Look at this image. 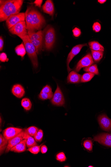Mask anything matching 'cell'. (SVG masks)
I'll return each instance as SVG.
<instances>
[{
	"mask_svg": "<svg viewBox=\"0 0 111 167\" xmlns=\"http://www.w3.org/2000/svg\"><path fill=\"white\" fill-rule=\"evenodd\" d=\"M48 151V148L45 145L41 146V152L43 154H45Z\"/></svg>",
	"mask_w": 111,
	"mask_h": 167,
	"instance_id": "74e56055",
	"label": "cell"
},
{
	"mask_svg": "<svg viewBox=\"0 0 111 167\" xmlns=\"http://www.w3.org/2000/svg\"><path fill=\"white\" fill-rule=\"evenodd\" d=\"M92 58L94 62H99L102 58L103 56V52L100 51H94L91 50Z\"/></svg>",
	"mask_w": 111,
	"mask_h": 167,
	"instance_id": "603a6c76",
	"label": "cell"
},
{
	"mask_svg": "<svg viewBox=\"0 0 111 167\" xmlns=\"http://www.w3.org/2000/svg\"><path fill=\"white\" fill-rule=\"evenodd\" d=\"M42 144L40 145H35L32 147L28 148L27 150L33 154H38L41 150V147Z\"/></svg>",
	"mask_w": 111,
	"mask_h": 167,
	"instance_id": "f1b7e54d",
	"label": "cell"
},
{
	"mask_svg": "<svg viewBox=\"0 0 111 167\" xmlns=\"http://www.w3.org/2000/svg\"><path fill=\"white\" fill-rule=\"evenodd\" d=\"M31 41L35 47L37 53L39 54L42 50L43 40H31Z\"/></svg>",
	"mask_w": 111,
	"mask_h": 167,
	"instance_id": "d4e9b609",
	"label": "cell"
},
{
	"mask_svg": "<svg viewBox=\"0 0 111 167\" xmlns=\"http://www.w3.org/2000/svg\"><path fill=\"white\" fill-rule=\"evenodd\" d=\"M23 1L8 0L0 1V21L7 20L12 15L19 14Z\"/></svg>",
	"mask_w": 111,
	"mask_h": 167,
	"instance_id": "7a4b0ae2",
	"label": "cell"
},
{
	"mask_svg": "<svg viewBox=\"0 0 111 167\" xmlns=\"http://www.w3.org/2000/svg\"><path fill=\"white\" fill-rule=\"evenodd\" d=\"M21 105L26 111H29L32 108V104L30 99L28 98H23L21 102Z\"/></svg>",
	"mask_w": 111,
	"mask_h": 167,
	"instance_id": "cb8c5ba5",
	"label": "cell"
},
{
	"mask_svg": "<svg viewBox=\"0 0 111 167\" xmlns=\"http://www.w3.org/2000/svg\"><path fill=\"white\" fill-rule=\"evenodd\" d=\"M24 139H27L26 145L27 148H29L34 146L38 145L34 138H33L32 136L28 134L27 133L25 132V131Z\"/></svg>",
	"mask_w": 111,
	"mask_h": 167,
	"instance_id": "ffe728a7",
	"label": "cell"
},
{
	"mask_svg": "<svg viewBox=\"0 0 111 167\" xmlns=\"http://www.w3.org/2000/svg\"><path fill=\"white\" fill-rule=\"evenodd\" d=\"M56 159L60 162H62L65 161L67 158L65 154L63 152H61L57 155Z\"/></svg>",
	"mask_w": 111,
	"mask_h": 167,
	"instance_id": "d6a6232c",
	"label": "cell"
},
{
	"mask_svg": "<svg viewBox=\"0 0 111 167\" xmlns=\"http://www.w3.org/2000/svg\"><path fill=\"white\" fill-rule=\"evenodd\" d=\"M88 45L89 48L92 50L101 52H104V47L98 42L94 41L89 42Z\"/></svg>",
	"mask_w": 111,
	"mask_h": 167,
	"instance_id": "44dd1931",
	"label": "cell"
},
{
	"mask_svg": "<svg viewBox=\"0 0 111 167\" xmlns=\"http://www.w3.org/2000/svg\"><path fill=\"white\" fill-rule=\"evenodd\" d=\"M42 10L44 13L53 16L54 13V8L53 2L47 0L42 6Z\"/></svg>",
	"mask_w": 111,
	"mask_h": 167,
	"instance_id": "2e32d148",
	"label": "cell"
},
{
	"mask_svg": "<svg viewBox=\"0 0 111 167\" xmlns=\"http://www.w3.org/2000/svg\"><path fill=\"white\" fill-rule=\"evenodd\" d=\"M24 129L19 134L15 136L14 138L9 140L8 144L7 150L5 152L7 153L11 149L16 145L17 144L24 139Z\"/></svg>",
	"mask_w": 111,
	"mask_h": 167,
	"instance_id": "4fadbf2b",
	"label": "cell"
},
{
	"mask_svg": "<svg viewBox=\"0 0 111 167\" xmlns=\"http://www.w3.org/2000/svg\"><path fill=\"white\" fill-rule=\"evenodd\" d=\"M21 129L14 127H9L3 132V135L8 141L19 134L23 131Z\"/></svg>",
	"mask_w": 111,
	"mask_h": 167,
	"instance_id": "30bf717a",
	"label": "cell"
},
{
	"mask_svg": "<svg viewBox=\"0 0 111 167\" xmlns=\"http://www.w3.org/2000/svg\"><path fill=\"white\" fill-rule=\"evenodd\" d=\"M84 147L86 149L89 151H92V142L91 140H86L84 142Z\"/></svg>",
	"mask_w": 111,
	"mask_h": 167,
	"instance_id": "4dcf8cb0",
	"label": "cell"
},
{
	"mask_svg": "<svg viewBox=\"0 0 111 167\" xmlns=\"http://www.w3.org/2000/svg\"><path fill=\"white\" fill-rule=\"evenodd\" d=\"M15 52L18 56L23 58L26 53V50L24 45L23 44L18 45L15 48Z\"/></svg>",
	"mask_w": 111,
	"mask_h": 167,
	"instance_id": "7402d4cb",
	"label": "cell"
},
{
	"mask_svg": "<svg viewBox=\"0 0 111 167\" xmlns=\"http://www.w3.org/2000/svg\"><path fill=\"white\" fill-rule=\"evenodd\" d=\"M93 63V59L91 54L88 53L79 61L77 64L75 71L79 72L82 68L88 67L92 65Z\"/></svg>",
	"mask_w": 111,
	"mask_h": 167,
	"instance_id": "ba28073f",
	"label": "cell"
},
{
	"mask_svg": "<svg viewBox=\"0 0 111 167\" xmlns=\"http://www.w3.org/2000/svg\"><path fill=\"white\" fill-rule=\"evenodd\" d=\"M20 38L22 39L26 52L31 60L32 62L34 68L38 67V62L36 48L32 43L28 35H26Z\"/></svg>",
	"mask_w": 111,
	"mask_h": 167,
	"instance_id": "3957f363",
	"label": "cell"
},
{
	"mask_svg": "<svg viewBox=\"0 0 111 167\" xmlns=\"http://www.w3.org/2000/svg\"><path fill=\"white\" fill-rule=\"evenodd\" d=\"M81 75L74 71L70 72L67 78L68 83L70 84H78L81 81Z\"/></svg>",
	"mask_w": 111,
	"mask_h": 167,
	"instance_id": "9a60e30c",
	"label": "cell"
},
{
	"mask_svg": "<svg viewBox=\"0 0 111 167\" xmlns=\"http://www.w3.org/2000/svg\"><path fill=\"white\" fill-rule=\"evenodd\" d=\"M0 44H0V50L2 51L3 50V47H4V42L1 36L0 38Z\"/></svg>",
	"mask_w": 111,
	"mask_h": 167,
	"instance_id": "ab89813d",
	"label": "cell"
},
{
	"mask_svg": "<svg viewBox=\"0 0 111 167\" xmlns=\"http://www.w3.org/2000/svg\"><path fill=\"white\" fill-rule=\"evenodd\" d=\"M27 29L35 32L41 29L45 24V20L41 14L33 7H28L25 13Z\"/></svg>",
	"mask_w": 111,
	"mask_h": 167,
	"instance_id": "6da1fadb",
	"label": "cell"
},
{
	"mask_svg": "<svg viewBox=\"0 0 111 167\" xmlns=\"http://www.w3.org/2000/svg\"><path fill=\"white\" fill-rule=\"evenodd\" d=\"M106 1V0H98V2L100 4H103Z\"/></svg>",
	"mask_w": 111,
	"mask_h": 167,
	"instance_id": "60d3db41",
	"label": "cell"
},
{
	"mask_svg": "<svg viewBox=\"0 0 111 167\" xmlns=\"http://www.w3.org/2000/svg\"><path fill=\"white\" fill-rule=\"evenodd\" d=\"M89 167H93V166H88Z\"/></svg>",
	"mask_w": 111,
	"mask_h": 167,
	"instance_id": "b9f144b4",
	"label": "cell"
},
{
	"mask_svg": "<svg viewBox=\"0 0 111 167\" xmlns=\"http://www.w3.org/2000/svg\"><path fill=\"white\" fill-rule=\"evenodd\" d=\"M83 70L86 72H91V73L93 74H99V72H98L97 65H92L88 67L85 68Z\"/></svg>",
	"mask_w": 111,
	"mask_h": 167,
	"instance_id": "484cf974",
	"label": "cell"
},
{
	"mask_svg": "<svg viewBox=\"0 0 111 167\" xmlns=\"http://www.w3.org/2000/svg\"><path fill=\"white\" fill-rule=\"evenodd\" d=\"M53 94H48L40 93L39 95V98L42 100H46L48 99H51L53 98Z\"/></svg>",
	"mask_w": 111,
	"mask_h": 167,
	"instance_id": "1f68e13d",
	"label": "cell"
},
{
	"mask_svg": "<svg viewBox=\"0 0 111 167\" xmlns=\"http://www.w3.org/2000/svg\"><path fill=\"white\" fill-rule=\"evenodd\" d=\"M27 35H28L31 40H43V33L41 30L36 32L34 31L28 30Z\"/></svg>",
	"mask_w": 111,
	"mask_h": 167,
	"instance_id": "ac0fdd59",
	"label": "cell"
},
{
	"mask_svg": "<svg viewBox=\"0 0 111 167\" xmlns=\"http://www.w3.org/2000/svg\"><path fill=\"white\" fill-rule=\"evenodd\" d=\"M43 1L42 0H36L34 2V4H35L36 6L40 8L42 5Z\"/></svg>",
	"mask_w": 111,
	"mask_h": 167,
	"instance_id": "f35d334b",
	"label": "cell"
},
{
	"mask_svg": "<svg viewBox=\"0 0 111 167\" xmlns=\"http://www.w3.org/2000/svg\"><path fill=\"white\" fill-rule=\"evenodd\" d=\"M8 144V141L1 134L0 135V154L1 156L7 150Z\"/></svg>",
	"mask_w": 111,
	"mask_h": 167,
	"instance_id": "d6986e66",
	"label": "cell"
},
{
	"mask_svg": "<svg viewBox=\"0 0 111 167\" xmlns=\"http://www.w3.org/2000/svg\"><path fill=\"white\" fill-rule=\"evenodd\" d=\"M51 102L53 105L57 106H63L65 103L63 94L58 84L57 89L51 100Z\"/></svg>",
	"mask_w": 111,
	"mask_h": 167,
	"instance_id": "52a82bcc",
	"label": "cell"
},
{
	"mask_svg": "<svg viewBox=\"0 0 111 167\" xmlns=\"http://www.w3.org/2000/svg\"><path fill=\"white\" fill-rule=\"evenodd\" d=\"M94 140L101 144L111 147V134L102 133L95 136L94 138Z\"/></svg>",
	"mask_w": 111,
	"mask_h": 167,
	"instance_id": "8fae6325",
	"label": "cell"
},
{
	"mask_svg": "<svg viewBox=\"0 0 111 167\" xmlns=\"http://www.w3.org/2000/svg\"><path fill=\"white\" fill-rule=\"evenodd\" d=\"M26 20L25 14L20 13L12 15L6 20V23L9 29L16 25L17 23Z\"/></svg>",
	"mask_w": 111,
	"mask_h": 167,
	"instance_id": "8992f818",
	"label": "cell"
},
{
	"mask_svg": "<svg viewBox=\"0 0 111 167\" xmlns=\"http://www.w3.org/2000/svg\"><path fill=\"white\" fill-rule=\"evenodd\" d=\"M43 41L46 50H51L53 47L55 39V32L54 29L50 26L46 27L43 31Z\"/></svg>",
	"mask_w": 111,
	"mask_h": 167,
	"instance_id": "277c9868",
	"label": "cell"
},
{
	"mask_svg": "<svg viewBox=\"0 0 111 167\" xmlns=\"http://www.w3.org/2000/svg\"><path fill=\"white\" fill-rule=\"evenodd\" d=\"M43 136H44V132L41 129H39L38 133L34 136L35 141L37 142H41L42 141Z\"/></svg>",
	"mask_w": 111,
	"mask_h": 167,
	"instance_id": "f546056e",
	"label": "cell"
},
{
	"mask_svg": "<svg viewBox=\"0 0 111 167\" xmlns=\"http://www.w3.org/2000/svg\"><path fill=\"white\" fill-rule=\"evenodd\" d=\"M39 130L38 127L35 126H32L24 129V131L28 134L34 137L38 133Z\"/></svg>",
	"mask_w": 111,
	"mask_h": 167,
	"instance_id": "4316f807",
	"label": "cell"
},
{
	"mask_svg": "<svg viewBox=\"0 0 111 167\" xmlns=\"http://www.w3.org/2000/svg\"><path fill=\"white\" fill-rule=\"evenodd\" d=\"M100 125L105 131L111 132V120L105 114L100 115L98 117Z\"/></svg>",
	"mask_w": 111,
	"mask_h": 167,
	"instance_id": "7c38bea8",
	"label": "cell"
},
{
	"mask_svg": "<svg viewBox=\"0 0 111 167\" xmlns=\"http://www.w3.org/2000/svg\"><path fill=\"white\" fill-rule=\"evenodd\" d=\"M40 93L48 94H53L52 92L51 87L48 85H46L43 88Z\"/></svg>",
	"mask_w": 111,
	"mask_h": 167,
	"instance_id": "836d02e7",
	"label": "cell"
},
{
	"mask_svg": "<svg viewBox=\"0 0 111 167\" xmlns=\"http://www.w3.org/2000/svg\"><path fill=\"white\" fill-rule=\"evenodd\" d=\"M87 46V44H79L76 45L73 47L69 54L67 59V63L68 72H69L70 71L72 70L70 68L69 64L73 58L79 53L83 47Z\"/></svg>",
	"mask_w": 111,
	"mask_h": 167,
	"instance_id": "9c48e42d",
	"label": "cell"
},
{
	"mask_svg": "<svg viewBox=\"0 0 111 167\" xmlns=\"http://www.w3.org/2000/svg\"><path fill=\"white\" fill-rule=\"evenodd\" d=\"M27 29L26 23L24 21L12 27L9 31L12 34L16 35L20 38L27 35Z\"/></svg>",
	"mask_w": 111,
	"mask_h": 167,
	"instance_id": "5b68a950",
	"label": "cell"
},
{
	"mask_svg": "<svg viewBox=\"0 0 111 167\" xmlns=\"http://www.w3.org/2000/svg\"><path fill=\"white\" fill-rule=\"evenodd\" d=\"M12 93L17 98H21L24 96L25 94L24 87L20 84L14 85L12 89Z\"/></svg>",
	"mask_w": 111,
	"mask_h": 167,
	"instance_id": "5bb4252c",
	"label": "cell"
},
{
	"mask_svg": "<svg viewBox=\"0 0 111 167\" xmlns=\"http://www.w3.org/2000/svg\"><path fill=\"white\" fill-rule=\"evenodd\" d=\"M92 29L94 32H98L100 31L101 29L100 24L98 22H95L92 26Z\"/></svg>",
	"mask_w": 111,
	"mask_h": 167,
	"instance_id": "e575fe53",
	"label": "cell"
},
{
	"mask_svg": "<svg viewBox=\"0 0 111 167\" xmlns=\"http://www.w3.org/2000/svg\"><path fill=\"white\" fill-rule=\"evenodd\" d=\"M26 139H24L15 146L12 147L10 151L16 153H21L26 151Z\"/></svg>",
	"mask_w": 111,
	"mask_h": 167,
	"instance_id": "e0dca14e",
	"label": "cell"
},
{
	"mask_svg": "<svg viewBox=\"0 0 111 167\" xmlns=\"http://www.w3.org/2000/svg\"><path fill=\"white\" fill-rule=\"evenodd\" d=\"M94 75L91 72L86 73L82 76L81 79V82L86 83L90 81L94 77Z\"/></svg>",
	"mask_w": 111,
	"mask_h": 167,
	"instance_id": "83f0119b",
	"label": "cell"
},
{
	"mask_svg": "<svg viewBox=\"0 0 111 167\" xmlns=\"http://www.w3.org/2000/svg\"><path fill=\"white\" fill-rule=\"evenodd\" d=\"M8 58L7 54L4 53H2L0 55V60L2 62H5L8 61Z\"/></svg>",
	"mask_w": 111,
	"mask_h": 167,
	"instance_id": "8d00e7d4",
	"label": "cell"
},
{
	"mask_svg": "<svg viewBox=\"0 0 111 167\" xmlns=\"http://www.w3.org/2000/svg\"><path fill=\"white\" fill-rule=\"evenodd\" d=\"M73 35L75 37H79L81 34V30L77 28H76L73 30Z\"/></svg>",
	"mask_w": 111,
	"mask_h": 167,
	"instance_id": "d590c367",
	"label": "cell"
}]
</instances>
